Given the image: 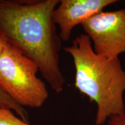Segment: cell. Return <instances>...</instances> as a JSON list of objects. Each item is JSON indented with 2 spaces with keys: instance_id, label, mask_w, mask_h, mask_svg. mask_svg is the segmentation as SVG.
Here are the masks:
<instances>
[{
  "instance_id": "6da1fadb",
  "label": "cell",
  "mask_w": 125,
  "mask_h": 125,
  "mask_svg": "<svg viewBox=\"0 0 125 125\" xmlns=\"http://www.w3.org/2000/svg\"><path fill=\"white\" fill-rule=\"evenodd\" d=\"M60 0H0V34L8 44L33 61L53 91L64 89L59 65L62 40L53 12Z\"/></svg>"
},
{
  "instance_id": "5b68a950",
  "label": "cell",
  "mask_w": 125,
  "mask_h": 125,
  "mask_svg": "<svg viewBox=\"0 0 125 125\" xmlns=\"http://www.w3.org/2000/svg\"><path fill=\"white\" fill-rule=\"evenodd\" d=\"M116 0H60L53 12L56 26L60 29L59 36L63 41L70 40L73 29L97 13L103 11Z\"/></svg>"
},
{
  "instance_id": "ba28073f",
  "label": "cell",
  "mask_w": 125,
  "mask_h": 125,
  "mask_svg": "<svg viewBox=\"0 0 125 125\" xmlns=\"http://www.w3.org/2000/svg\"><path fill=\"white\" fill-rule=\"evenodd\" d=\"M107 123V125H125V112L111 117Z\"/></svg>"
},
{
  "instance_id": "8992f818",
  "label": "cell",
  "mask_w": 125,
  "mask_h": 125,
  "mask_svg": "<svg viewBox=\"0 0 125 125\" xmlns=\"http://www.w3.org/2000/svg\"><path fill=\"white\" fill-rule=\"evenodd\" d=\"M0 107L1 108L13 111L23 121L28 122L29 120L28 113L25 110L24 107H21L16 102H15L1 89V87H0Z\"/></svg>"
},
{
  "instance_id": "9c48e42d",
  "label": "cell",
  "mask_w": 125,
  "mask_h": 125,
  "mask_svg": "<svg viewBox=\"0 0 125 125\" xmlns=\"http://www.w3.org/2000/svg\"><path fill=\"white\" fill-rule=\"evenodd\" d=\"M8 44L7 42L5 41V40H4V38L2 37V36L0 34V57H1V54H2L3 52L4 51L6 47L8 46Z\"/></svg>"
},
{
  "instance_id": "7a4b0ae2",
  "label": "cell",
  "mask_w": 125,
  "mask_h": 125,
  "mask_svg": "<svg viewBox=\"0 0 125 125\" xmlns=\"http://www.w3.org/2000/svg\"><path fill=\"white\" fill-rule=\"evenodd\" d=\"M64 50L74 62L75 87L97 106L96 125H104L111 117L125 112V71L119 59L97 54L85 34Z\"/></svg>"
},
{
  "instance_id": "3957f363",
  "label": "cell",
  "mask_w": 125,
  "mask_h": 125,
  "mask_svg": "<svg viewBox=\"0 0 125 125\" xmlns=\"http://www.w3.org/2000/svg\"><path fill=\"white\" fill-rule=\"evenodd\" d=\"M38 65L8 45L0 57V87L21 107L40 108L49 97Z\"/></svg>"
},
{
  "instance_id": "52a82bcc",
  "label": "cell",
  "mask_w": 125,
  "mask_h": 125,
  "mask_svg": "<svg viewBox=\"0 0 125 125\" xmlns=\"http://www.w3.org/2000/svg\"><path fill=\"white\" fill-rule=\"evenodd\" d=\"M0 125H31L16 116L12 111L7 109H0Z\"/></svg>"
},
{
  "instance_id": "30bf717a",
  "label": "cell",
  "mask_w": 125,
  "mask_h": 125,
  "mask_svg": "<svg viewBox=\"0 0 125 125\" xmlns=\"http://www.w3.org/2000/svg\"><path fill=\"white\" fill-rule=\"evenodd\" d=\"M1 109V107H0V109Z\"/></svg>"
},
{
  "instance_id": "277c9868",
  "label": "cell",
  "mask_w": 125,
  "mask_h": 125,
  "mask_svg": "<svg viewBox=\"0 0 125 125\" xmlns=\"http://www.w3.org/2000/svg\"><path fill=\"white\" fill-rule=\"evenodd\" d=\"M81 26L98 55L114 59L125 53V9L102 11Z\"/></svg>"
}]
</instances>
